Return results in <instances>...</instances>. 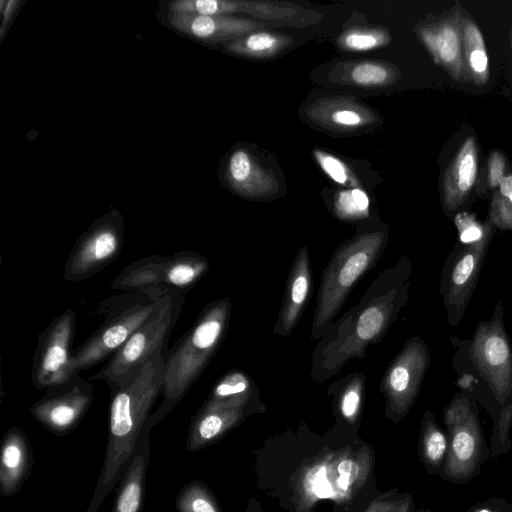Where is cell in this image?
<instances>
[{
	"label": "cell",
	"mask_w": 512,
	"mask_h": 512,
	"mask_svg": "<svg viewBox=\"0 0 512 512\" xmlns=\"http://www.w3.org/2000/svg\"><path fill=\"white\" fill-rule=\"evenodd\" d=\"M512 422V402L504 408L494 421L491 449L494 456L505 453L510 448L509 431Z\"/></svg>",
	"instance_id": "31"
},
{
	"label": "cell",
	"mask_w": 512,
	"mask_h": 512,
	"mask_svg": "<svg viewBox=\"0 0 512 512\" xmlns=\"http://www.w3.org/2000/svg\"><path fill=\"white\" fill-rule=\"evenodd\" d=\"M92 401L91 383L78 376L66 384L47 390L32 404L30 412L48 431L64 436L79 425Z\"/></svg>",
	"instance_id": "14"
},
{
	"label": "cell",
	"mask_w": 512,
	"mask_h": 512,
	"mask_svg": "<svg viewBox=\"0 0 512 512\" xmlns=\"http://www.w3.org/2000/svg\"><path fill=\"white\" fill-rule=\"evenodd\" d=\"M508 168L509 165L504 152L497 148L492 149L480 168L475 187V198L489 199L506 175Z\"/></svg>",
	"instance_id": "27"
},
{
	"label": "cell",
	"mask_w": 512,
	"mask_h": 512,
	"mask_svg": "<svg viewBox=\"0 0 512 512\" xmlns=\"http://www.w3.org/2000/svg\"><path fill=\"white\" fill-rule=\"evenodd\" d=\"M345 45L353 50H369L379 45V37L372 33L353 32L344 39Z\"/></svg>",
	"instance_id": "37"
},
{
	"label": "cell",
	"mask_w": 512,
	"mask_h": 512,
	"mask_svg": "<svg viewBox=\"0 0 512 512\" xmlns=\"http://www.w3.org/2000/svg\"><path fill=\"white\" fill-rule=\"evenodd\" d=\"M184 302L185 294L170 289L158 310L89 380L105 381L110 391L132 382L157 351L165 350Z\"/></svg>",
	"instance_id": "7"
},
{
	"label": "cell",
	"mask_w": 512,
	"mask_h": 512,
	"mask_svg": "<svg viewBox=\"0 0 512 512\" xmlns=\"http://www.w3.org/2000/svg\"><path fill=\"white\" fill-rule=\"evenodd\" d=\"M481 149L473 127L462 125L445 144L439 162V197L444 214L454 217L473 203Z\"/></svg>",
	"instance_id": "10"
},
{
	"label": "cell",
	"mask_w": 512,
	"mask_h": 512,
	"mask_svg": "<svg viewBox=\"0 0 512 512\" xmlns=\"http://www.w3.org/2000/svg\"><path fill=\"white\" fill-rule=\"evenodd\" d=\"M463 13L464 9L456 3L438 19L418 30L434 62L454 81L468 80L463 61Z\"/></svg>",
	"instance_id": "15"
},
{
	"label": "cell",
	"mask_w": 512,
	"mask_h": 512,
	"mask_svg": "<svg viewBox=\"0 0 512 512\" xmlns=\"http://www.w3.org/2000/svg\"><path fill=\"white\" fill-rule=\"evenodd\" d=\"M175 507L178 512H219L210 492L198 481H191L182 487Z\"/></svg>",
	"instance_id": "28"
},
{
	"label": "cell",
	"mask_w": 512,
	"mask_h": 512,
	"mask_svg": "<svg viewBox=\"0 0 512 512\" xmlns=\"http://www.w3.org/2000/svg\"><path fill=\"white\" fill-rule=\"evenodd\" d=\"M388 71L374 63L359 64L352 70L353 80L360 85H377L386 81Z\"/></svg>",
	"instance_id": "33"
},
{
	"label": "cell",
	"mask_w": 512,
	"mask_h": 512,
	"mask_svg": "<svg viewBox=\"0 0 512 512\" xmlns=\"http://www.w3.org/2000/svg\"><path fill=\"white\" fill-rule=\"evenodd\" d=\"M169 290L155 287L135 293L124 292L102 301L97 311L103 315L104 321L82 345L73 350L72 371L79 374L109 360L158 310Z\"/></svg>",
	"instance_id": "6"
},
{
	"label": "cell",
	"mask_w": 512,
	"mask_h": 512,
	"mask_svg": "<svg viewBox=\"0 0 512 512\" xmlns=\"http://www.w3.org/2000/svg\"><path fill=\"white\" fill-rule=\"evenodd\" d=\"M231 4L217 0H178L167 4V12L217 16L230 10Z\"/></svg>",
	"instance_id": "30"
},
{
	"label": "cell",
	"mask_w": 512,
	"mask_h": 512,
	"mask_svg": "<svg viewBox=\"0 0 512 512\" xmlns=\"http://www.w3.org/2000/svg\"><path fill=\"white\" fill-rule=\"evenodd\" d=\"M244 406H202L193 416L186 449L196 451L215 441L240 418Z\"/></svg>",
	"instance_id": "19"
},
{
	"label": "cell",
	"mask_w": 512,
	"mask_h": 512,
	"mask_svg": "<svg viewBox=\"0 0 512 512\" xmlns=\"http://www.w3.org/2000/svg\"><path fill=\"white\" fill-rule=\"evenodd\" d=\"M388 244V230L362 228L333 251L317 292L311 341L327 335L357 283L374 269Z\"/></svg>",
	"instance_id": "5"
},
{
	"label": "cell",
	"mask_w": 512,
	"mask_h": 512,
	"mask_svg": "<svg viewBox=\"0 0 512 512\" xmlns=\"http://www.w3.org/2000/svg\"><path fill=\"white\" fill-rule=\"evenodd\" d=\"M165 350L157 351L130 383L110 391L109 428L99 479L86 512H97L127 470L139 437L162 394L166 375Z\"/></svg>",
	"instance_id": "2"
},
{
	"label": "cell",
	"mask_w": 512,
	"mask_h": 512,
	"mask_svg": "<svg viewBox=\"0 0 512 512\" xmlns=\"http://www.w3.org/2000/svg\"><path fill=\"white\" fill-rule=\"evenodd\" d=\"M228 173L235 183H242L248 179L251 173V161L246 152L238 150L231 155Z\"/></svg>",
	"instance_id": "34"
},
{
	"label": "cell",
	"mask_w": 512,
	"mask_h": 512,
	"mask_svg": "<svg viewBox=\"0 0 512 512\" xmlns=\"http://www.w3.org/2000/svg\"><path fill=\"white\" fill-rule=\"evenodd\" d=\"M451 343L455 347L456 385L470 390L476 398L489 397L501 413L512 402V343L502 301H498L488 320L477 323L471 339L454 336Z\"/></svg>",
	"instance_id": "3"
},
{
	"label": "cell",
	"mask_w": 512,
	"mask_h": 512,
	"mask_svg": "<svg viewBox=\"0 0 512 512\" xmlns=\"http://www.w3.org/2000/svg\"><path fill=\"white\" fill-rule=\"evenodd\" d=\"M259 393L254 380L240 369H231L214 384L204 406H245Z\"/></svg>",
	"instance_id": "24"
},
{
	"label": "cell",
	"mask_w": 512,
	"mask_h": 512,
	"mask_svg": "<svg viewBox=\"0 0 512 512\" xmlns=\"http://www.w3.org/2000/svg\"><path fill=\"white\" fill-rule=\"evenodd\" d=\"M276 44V38L269 33L259 32L252 34L246 39V47L253 52H265L272 49Z\"/></svg>",
	"instance_id": "38"
},
{
	"label": "cell",
	"mask_w": 512,
	"mask_h": 512,
	"mask_svg": "<svg viewBox=\"0 0 512 512\" xmlns=\"http://www.w3.org/2000/svg\"><path fill=\"white\" fill-rule=\"evenodd\" d=\"M123 240L124 221L118 210L94 220L75 242L64 266V279L80 282L91 278L119 256Z\"/></svg>",
	"instance_id": "11"
},
{
	"label": "cell",
	"mask_w": 512,
	"mask_h": 512,
	"mask_svg": "<svg viewBox=\"0 0 512 512\" xmlns=\"http://www.w3.org/2000/svg\"><path fill=\"white\" fill-rule=\"evenodd\" d=\"M75 324V313L69 308L39 333L31 370L37 390L47 391L79 376L71 369Z\"/></svg>",
	"instance_id": "12"
},
{
	"label": "cell",
	"mask_w": 512,
	"mask_h": 512,
	"mask_svg": "<svg viewBox=\"0 0 512 512\" xmlns=\"http://www.w3.org/2000/svg\"><path fill=\"white\" fill-rule=\"evenodd\" d=\"M316 157L323 171L334 181L344 184L347 180V171L345 166L337 158L317 152Z\"/></svg>",
	"instance_id": "35"
},
{
	"label": "cell",
	"mask_w": 512,
	"mask_h": 512,
	"mask_svg": "<svg viewBox=\"0 0 512 512\" xmlns=\"http://www.w3.org/2000/svg\"><path fill=\"white\" fill-rule=\"evenodd\" d=\"M165 23L176 33L200 42L217 41L231 32L233 24L219 16L166 12Z\"/></svg>",
	"instance_id": "22"
},
{
	"label": "cell",
	"mask_w": 512,
	"mask_h": 512,
	"mask_svg": "<svg viewBox=\"0 0 512 512\" xmlns=\"http://www.w3.org/2000/svg\"><path fill=\"white\" fill-rule=\"evenodd\" d=\"M312 287L309 249L303 246L297 251L289 270L282 304L273 329L275 335L286 337L294 331L310 301Z\"/></svg>",
	"instance_id": "16"
},
{
	"label": "cell",
	"mask_w": 512,
	"mask_h": 512,
	"mask_svg": "<svg viewBox=\"0 0 512 512\" xmlns=\"http://www.w3.org/2000/svg\"><path fill=\"white\" fill-rule=\"evenodd\" d=\"M339 471V479L338 485L343 490H346L349 484L352 482L355 472L357 471V467L350 460H345L340 463L338 467Z\"/></svg>",
	"instance_id": "39"
},
{
	"label": "cell",
	"mask_w": 512,
	"mask_h": 512,
	"mask_svg": "<svg viewBox=\"0 0 512 512\" xmlns=\"http://www.w3.org/2000/svg\"><path fill=\"white\" fill-rule=\"evenodd\" d=\"M495 191L512 205V167L509 166L506 175Z\"/></svg>",
	"instance_id": "41"
},
{
	"label": "cell",
	"mask_w": 512,
	"mask_h": 512,
	"mask_svg": "<svg viewBox=\"0 0 512 512\" xmlns=\"http://www.w3.org/2000/svg\"><path fill=\"white\" fill-rule=\"evenodd\" d=\"M150 431L144 427L133 458L120 480L112 512H140L144 501L145 479L150 459Z\"/></svg>",
	"instance_id": "18"
},
{
	"label": "cell",
	"mask_w": 512,
	"mask_h": 512,
	"mask_svg": "<svg viewBox=\"0 0 512 512\" xmlns=\"http://www.w3.org/2000/svg\"><path fill=\"white\" fill-rule=\"evenodd\" d=\"M443 420L448 454L442 477L449 482L466 483L478 473L487 457L474 393L467 389L456 391L443 409Z\"/></svg>",
	"instance_id": "8"
},
{
	"label": "cell",
	"mask_w": 512,
	"mask_h": 512,
	"mask_svg": "<svg viewBox=\"0 0 512 512\" xmlns=\"http://www.w3.org/2000/svg\"><path fill=\"white\" fill-rule=\"evenodd\" d=\"M332 119L335 123L345 126H355L361 122L359 114L351 110L336 111Z\"/></svg>",
	"instance_id": "40"
},
{
	"label": "cell",
	"mask_w": 512,
	"mask_h": 512,
	"mask_svg": "<svg viewBox=\"0 0 512 512\" xmlns=\"http://www.w3.org/2000/svg\"><path fill=\"white\" fill-rule=\"evenodd\" d=\"M487 218L496 229L512 231V205L497 191L489 198Z\"/></svg>",
	"instance_id": "32"
},
{
	"label": "cell",
	"mask_w": 512,
	"mask_h": 512,
	"mask_svg": "<svg viewBox=\"0 0 512 512\" xmlns=\"http://www.w3.org/2000/svg\"><path fill=\"white\" fill-rule=\"evenodd\" d=\"M167 256L150 255L133 261L115 277L109 287L135 293L164 286V271Z\"/></svg>",
	"instance_id": "20"
},
{
	"label": "cell",
	"mask_w": 512,
	"mask_h": 512,
	"mask_svg": "<svg viewBox=\"0 0 512 512\" xmlns=\"http://www.w3.org/2000/svg\"><path fill=\"white\" fill-rule=\"evenodd\" d=\"M509 41H510L511 52H512V26H511L510 31H509Z\"/></svg>",
	"instance_id": "44"
},
{
	"label": "cell",
	"mask_w": 512,
	"mask_h": 512,
	"mask_svg": "<svg viewBox=\"0 0 512 512\" xmlns=\"http://www.w3.org/2000/svg\"><path fill=\"white\" fill-rule=\"evenodd\" d=\"M463 61L468 80L485 85L490 77L489 57L481 30L464 10L462 20Z\"/></svg>",
	"instance_id": "23"
},
{
	"label": "cell",
	"mask_w": 512,
	"mask_h": 512,
	"mask_svg": "<svg viewBox=\"0 0 512 512\" xmlns=\"http://www.w3.org/2000/svg\"><path fill=\"white\" fill-rule=\"evenodd\" d=\"M23 4L20 0H2L0 2L1 25H0V41L5 39L7 32L15 20L18 11Z\"/></svg>",
	"instance_id": "36"
},
{
	"label": "cell",
	"mask_w": 512,
	"mask_h": 512,
	"mask_svg": "<svg viewBox=\"0 0 512 512\" xmlns=\"http://www.w3.org/2000/svg\"><path fill=\"white\" fill-rule=\"evenodd\" d=\"M483 231L476 238L460 239L443 264L439 292L450 326L462 320L478 283L495 227L486 217Z\"/></svg>",
	"instance_id": "9"
},
{
	"label": "cell",
	"mask_w": 512,
	"mask_h": 512,
	"mask_svg": "<svg viewBox=\"0 0 512 512\" xmlns=\"http://www.w3.org/2000/svg\"><path fill=\"white\" fill-rule=\"evenodd\" d=\"M325 470L320 471L319 475L317 476V483L315 484V492L319 497H328L331 490L327 483V479L325 477Z\"/></svg>",
	"instance_id": "42"
},
{
	"label": "cell",
	"mask_w": 512,
	"mask_h": 512,
	"mask_svg": "<svg viewBox=\"0 0 512 512\" xmlns=\"http://www.w3.org/2000/svg\"><path fill=\"white\" fill-rule=\"evenodd\" d=\"M430 365L429 348L419 336L409 338L388 364L380 389L392 417L402 418L413 406Z\"/></svg>",
	"instance_id": "13"
},
{
	"label": "cell",
	"mask_w": 512,
	"mask_h": 512,
	"mask_svg": "<svg viewBox=\"0 0 512 512\" xmlns=\"http://www.w3.org/2000/svg\"><path fill=\"white\" fill-rule=\"evenodd\" d=\"M209 267L208 259L198 252H175L167 256L164 286L185 294L202 279Z\"/></svg>",
	"instance_id": "21"
},
{
	"label": "cell",
	"mask_w": 512,
	"mask_h": 512,
	"mask_svg": "<svg viewBox=\"0 0 512 512\" xmlns=\"http://www.w3.org/2000/svg\"><path fill=\"white\" fill-rule=\"evenodd\" d=\"M369 198L361 189L342 191L335 202L336 213L341 219L355 220L369 214Z\"/></svg>",
	"instance_id": "29"
},
{
	"label": "cell",
	"mask_w": 512,
	"mask_h": 512,
	"mask_svg": "<svg viewBox=\"0 0 512 512\" xmlns=\"http://www.w3.org/2000/svg\"><path fill=\"white\" fill-rule=\"evenodd\" d=\"M231 310L229 298L209 302L168 351L162 403L151 414L146 427L151 429L162 421L201 376L226 336Z\"/></svg>",
	"instance_id": "4"
},
{
	"label": "cell",
	"mask_w": 512,
	"mask_h": 512,
	"mask_svg": "<svg viewBox=\"0 0 512 512\" xmlns=\"http://www.w3.org/2000/svg\"><path fill=\"white\" fill-rule=\"evenodd\" d=\"M413 263L404 255L372 281L360 300L330 326L313 349L310 378L324 383L351 359H363L370 346L382 341L406 306Z\"/></svg>",
	"instance_id": "1"
},
{
	"label": "cell",
	"mask_w": 512,
	"mask_h": 512,
	"mask_svg": "<svg viewBox=\"0 0 512 512\" xmlns=\"http://www.w3.org/2000/svg\"><path fill=\"white\" fill-rule=\"evenodd\" d=\"M421 432L424 462L433 473L442 471L448 454V436L430 410L423 416Z\"/></svg>",
	"instance_id": "25"
},
{
	"label": "cell",
	"mask_w": 512,
	"mask_h": 512,
	"mask_svg": "<svg viewBox=\"0 0 512 512\" xmlns=\"http://www.w3.org/2000/svg\"><path fill=\"white\" fill-rule=\"evenodd\" d=\"M367 376L364 372H352L335 380L328 394H335L338 409L346 419H354L361 408Z\"/></svg>",
	"instance_id": "26"
},
{
	"label": "cell",
	"mask_w": 512,
	"mask_h": 512,
	"mask_svg": "<svg viewBox=\"0 0 512 512\" xmlns=\"http://www.w3.org/2000/svg\"><path fill=\"white\" fill-rule=\"evenodd\" d=\"M472 512H495L490 506L488 505H478L472 509Z\"/></svg>",
	"instance_id": "43"
},
{
	"label": "cell",
	"mask_w": 512,
	"mask_h": 512,
	"mask_svg": "<svg viewBox=\"0 0 512 512\" xmlns=\"http://www.w3.org/2000/svg\"><path fill=\"white\" fill-rule=\"evenodd\" d=\"M34 463L30 441L19 427L9 428L2 437L0 456V492L15 495L29 477Z\"/></svg>",
	"instance_id": "17"
}]
</instances>
